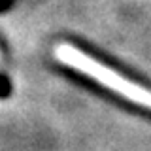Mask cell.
<instances>
[{
	"instance_id": "obj_1",
	"label": "cell",
	"mask_w": 151,
	"mask_h": 151,
	"mask_svg": "<svg viewBox=\"0 0 151 151\" xmlns=\"http://www.w3.org/2000/svg\"><path fill=\"white\" fill-rule=\"evenodd\" d=\"M53 53H55V59L59 63H63L66 66H70V68L78 70V72L85 74L87 78L94 79L102 87L111 89L113 93L121 94L127 100L151 110V91L149 89L142 87L140 83H134L130 79H127L125 76H121L119 72L111 70L110 66L98 63L96 59H93L87 53H83L81 49H78V47H74L70 44H59L55 47Z\"/></svg>"
}]
</instances>
